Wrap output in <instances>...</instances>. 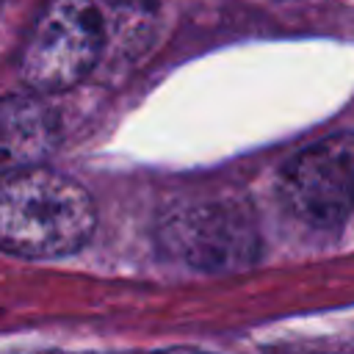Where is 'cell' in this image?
<instances>
[{"label":"cell","instance_id":"277c9868","mask_svg":"<svg viewBox=\"0 0 354 354\" xmlns=\"http://www.w3.org/2000/svg\"><path fill=\"white\" fill-rule=\"evenodd\" d=\"M163 243L188 266L205 271L241 268L257 254L252 221L227 205H194L163 224Z\"/></svg>","mask_w":354,"mask_h":354},{"label":"cell","instance_id":"5b68a950","mask_svg":"<svg viewBox=\"0 0 354 354\" xmlns=\"http://www.w3.org/2000/svg\"><path fill=\"white\" fill-rule=\"evenodd\" d=\"M55 141V119L30 97L0 102V174L36 166Z\"/></svg>","mask_w":354,"mask_h":354},{"label":"cell","instance_id":"3957f363","mask_svg":"<svg viewBox=\"0 0 354 354\" xmlns=\"http://www.w3.org/2000/svg\"><path fill=\"white\" fill-rule=\"evenodd\" d=\"M285 207L304 224L332 230L354 207V133L321 138L296 152L279 174Z\"/></svg>","mask_w":354,"mask_h":354},{"label":"cell","instance_id":"7a4b0ae2","mask_svg":"<svg viewBox=\"0 0 354 354\" xmlns=\"http://www.w3.org/2000/svg\"><path fill=\"white\" fill-rule=\"evenodd\" d=\"M105 28L91 0H50L33 22L19 75L33 91H66L97 64Z\"/></svg>","mask_w":354,"mask_h":354},{"label":"cell","instance_id":"6da1fadb","mask_svg":"<svg viewBox=\"0 0 354 354\" xmlns=\"http://www.w3.org/2000/svg\"><path fill=\"white\" fill-rule=\"evenodd\" d=\"M97 227L88 191L61 171L25 166L0 174V252L50 260L83 249Z\"/></svg>","mask_w":354,"mask_h":354},{"label":"cell","instance_id":"8992f818","mask_svg":"<svg viewBox=\"0 0 354 354\" xmlns=\"http://www.w3.org/2000/svg\"><path fill=\"white\" fill-rule=\"evenodd\" d=\"M160 354H207V351H199V348H166Z\"/></svg>","mask_w":354,"mask_h":354}]
</instances>
